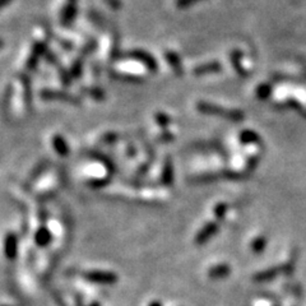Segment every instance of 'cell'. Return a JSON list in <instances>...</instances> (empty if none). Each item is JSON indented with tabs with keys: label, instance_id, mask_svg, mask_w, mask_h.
<instances>
[{
	"label": "cell",
	"instance_id": "obj_1",
	"mask_svg": "<svg viewBox=\"0 0 306 306\" xmlns=\"http://www.w3.org/2000/svg\"><path fill=\"white\" fill-rule=\"evenodd\" d=\"M197 109L198 111L202 112V114L214 115V116L225 117V119L234 120V121H237V120L242 119V114L240 111L223 109V107L217 106V105L208 104V102H199V104L197 105Z\"/></svg>",
	"mask_w": 306,
	"mask_h": 306
},
{
	"label": "cell",
	"instance_id": "obj_2",
	"mask_svg": "<svg viewBox=\"0 0 306 306\" xmlns=\"http://www.w3.org/2000/svg\"><path fill=\"white\" fill-rule=\"evenodd\" d=\"M116 57H129V59L137 60V62H139L140 64L145 65V67L152 73H156L157 69H158V64H157V60L154 59V57L150 54V52H147L145 50H140V49H137V50L127 51V52H124V54L117 55Z\"/></svg>",
	"mask_w": 306,
	"mask_h": 306
},
{
	"label": "cell",
	"instance_id": "obj_3",
	"mask_svg": "<svg viewBox=\"0 0 306 306\" xmlns=\"http://www.w3.org/2000/svg\"><path fill=\"white\" fill-rule=\"evenodd\" d=\"M40 97L46 101H62L65 104L74 105V106H80L82 100L78 96L70 95L68 92H62V91L55 90H43L40 92Z\"/></svg>",
	"mask_w": 306,
	"mask_h": 306
},
{
	"label": "cell",
	"instance_id": "obj_4",
	"mask_svg": "<svg viewBox=\"0 0 306 306\" xmlns=\"http://www.w3.org/2000/svg\"><path fill=\"white\" fill-rule=\"evenodd\" d=\"M87 281L98 284H114L117 282V274L106 271H90L83 274Z\"/></svg>",
	"mask_w": 306,
	"mask_h": 306
},
{
	"label": "cell",
	"instance_id": "obj_5",
	"mask_svg": "<svg viewBox=\"0 0 306 306\" xmlns=\"http://www.w3.org/2000/svg\"><path fill=\"white\" fill-rule=\"evenodd\" d=\"M218 230H219V223L217 221H212V222H208V223H206L202 229L199 230L197 236H195L194 239L195 244L204 245L206 242H208L209 240L217 234V232H218Z\"/></svg>",
	"mask_w": 306,
	"mask_h": 306
},
{
	"label": "cell",
	"instance_id": "obj_6",
	"mask_svg": "<svg viewBox=\"0 0 306 306\" xmlns=\"http://www.w3.org/2000/svg\"><path fill=\"white\" fill-rule=\"evenodd\" d=\"M4 254L8 260H14L18 254V239L13 232L7 234L4 240Z\"/></svg>",
	"mask_w": 306,
	"mask_h": 306
},
{
	"label": "cell",
	"instance_id": "obj_7",
	"mask_svg": "<svg viewBox=\"0 0 306 306\" xmlns=\"http://www.w3.org/2000/svg\"><path fill=\"white\" fill-rule=\"evenodd\" d=\"M281 273H283L282 266L272 267V268L258 272V273L254 274L253 279H254L255 282H268V281H272V279H274L276 277H278Z\"/></svg>",
	"mask_w": 306,
	"mask_h": 306
},
{
	"label": "cell",
	"instance_id": "obj_8",
	"mask_svg": "<svg viewBox=\"0 0 306 306\" xmlns=\"http://www.w3.org/2000/svg\"><path fill=\"white\" fill-rule=\"evenodd\" d=\"M165 57H166V62L169 63V65L171 67V69L174 70L175 74L177 77H181L184 74V68H182L181 60H180L179 55L172 50H166L165 51Z\"/></svg>",
	"mask_w": 306,
	"mask_h": 306
},
{
	"label": "cell",
	"instance_id": "obj_9",
	"mask_svg": "<svg viewBox=\"0 0 306 306\" xmlns=\"http://www.w3.org/2000/svg\"><path fill=\"white\" fill-rule=\"evenodd\" d=\"M230 273H231V267L226 263L217 264V266H213L208 271V276L211 279L226 278V277L230 276Z\"/></svg>",
	"mask_w": 306,
	"mask_h": 306
},
{
	"label": "cell",
	"instance_id": "obj_10",
	"mask_svg": "<svg viewBox=\"0 0 306 306\" xmlns=\"http://www.w3.org/2000/svg\"><path fill=\"white\" fill-rule=\"evenodd\" d=\"M174 172H175L174 164H172L171 158H170V157H167V158L165 159L164 169H162V176H161L162 184L166 185V187L172 185V182H174V179H175Z\"/></svg>",
	"mask_w": 306,
	"mask_h": 306
},
{
	"label": "cell",
	"instance_id": "obj_11",
	"mask_svg": "<svg viewBox=\"0 0 306 306\" xmlns=\"http://www.w3.org/2000/svg\"><path fill=\"white\" fill-rule=\"evenodd\" d=\"M75 15H77V7L73 3H68L62 10V14H60V22L64 26H69L70 23L74 21Z\"/></svg>",
	"mask_w": 306,
	"mask_h": 306
},
{
	"label": "cell",
	"instance_id": "obj_12",
	"mask_svg": "<svg viewBox=\"0 0 306 306\" xmlns=\"http://www.w3.org/2000/svg\"><path fill=\"white\" fill-rule=\"evenodd\" d=\"M35 241L41 248H46L48 245H50V242L52 241V235L50 230L46 229V227H40L35 235Z\"/></svg>",
	"mask_w": 306,
	"mask_h": 306
},
{
	"label": "cell",
	"instance_id": "obj_13",
	"mask_svg": "<svg viewBox=\"0 0 306 306\" xmlns=\"http://www.w3.org/2000/svg\"><path fill=\"white\" fill-rule=\"evenodd\" d=\"M52 147L56 151V153L62 157H67L69 154V147H68V143L62 135L56 134L52 137Z\"/></svg>",
	"mask_w": 306,
	"mask_h": 306
},
{
	"label": "cell",
	"instance_id": "obj_14",
	"mask_svg": "<svg viewBox=\"0 0 306 306\" xmlns=\"http://www.w3.org/2000/svg\"><path fill=\"white\" fill-rule=\"evenodd\" d=\"M221 70V65L217 62L207 63V64H202L199 67H197L194 69L195 75H206V74H213V73H218Z\"/></svg>",
	"mask_w": 306,
	"mask_h": 306
},
{
	"label": "cell",
	"instance_id": "obj_15",
	"mask_svg": "<svg viewBox=\"0 0 306 306\" xmlns=\"http://www.w3.org/2000/svg\"><path fill=\"white\" fill-rule=\"evenodd\" d=\"M80 92L88 97H92L96 101H104L106 98V93L100 87H85L80 90Z\"/></svg>",
	"mask_w": 306,
	"mask_h": 306
},
{
	"label": "cell",
	"instance_id": "obj_16",
	"mask_svg": "<svg viewBox=\"0 0 306 306\" xmlns=\"http://www.w3.org/2000/svg\"><path fill=\"white\" fill-rule=\"evenodd\" d=\"M267 244H268V239H267L266 236H263V235H260V236L255 237V239L253 240L250 248H252L253 253L260 254V253H263L264 250H266Z\"/></svg>",
	"mask_w": 306,
	"mask_h": 306
},
{
	"label": "cell",
	"instance_id": "obj_17",
	"mask_svg": "<svg viewBox=\"0 0 306 306\" xmlns=\"http://www.w3.org/2000/svg\"><path fill=\"white\" fill-rule=\"evenodd\" d=\"M23 85V91H25V101L28 107L31 106V101H32V88H31V82L26 75L21 77Z\"/></svg>",
	"mask_w": 306,
	"mask_h": 306
},
{
	"label": "cell",
	"instance_id": "obj_18",
	"mask_svg": "<svg viewBox=\"0 0 306 306\" xmlns=\"http://www.w3.org/2000/svg\"><path fill=\"white\" fill-rule=\"evenodd\" d=\"M227 211H229V206H227L226 203H218L216 207H214L213 213H214V217H216V221L218 222V223L226 218Z\"/></svg>",
	"mask_w": 306,
	"mask_h": 306
},
{
	"label": "cell",
	"instance_id": "obj_19",
	"mask_svg": "<svg viewBox=\"0 0 306 306\" xmlns=\"http://www.w3.org/2000/svg\"><path fill=\"white\" fill-rule=\"evenodd\" d=\"M111 77L114 79L120 80V82H128V83H140L142 78L135 77V75L130 74H123V73H111Z\"/></svg>",
	"mask_w": 306,
	"mask_h": 306
},
{
	"label": "cell",
	"instance_id": "obj_20",
	"mask_svg": "<svg viewBox=\"0 0 306 306\" xmlns=\"http://www.w3.org/2000/svg\"><path fill=\"white\" fill-rule=\"evenodd\" d=\"M70 75H72L73 79H77V78H79L80 75H82L83 73V59H77L73 62L72 67H70Z\"/></svg>",
	"mask_w": 306,
	"mask_h": 306
},
{
	"label": "cell",
	"instance_id": "obj_21",
	"mask_svg": "<svg viewBox=\"0 0 306 306\" xmlns=\"http://www.w3.org/2000/svg\"><path fill=\"white\" fill-rule=\"evenodd\" d=\"M219 177H221V174H204L200 176H195L193 181L197 184H209V182L218 180Z\"/></svg>",
	"mask_w": 306,
	"mask_h": 306
},
{
	"label": "cell",
	"instance_id": "obj_22",
	"mask_svg": "<svg viewBox=\"0 0 306 306\" xmlns=\"http://www.w3.org/2000/svg\"><path fill=\"white\" fill-rule=\"evenodd\" d=\"M296 261H297V254H292L291 259H290L287 263L282 264L283 274H286V276H291V274L295 272V268H296Z\"/></svg>",
	"mask_w": 306,
	"mask_h": 306
},
{
	"label": "cell",
	"instance_id": "obj_23",
	"mask_svg": "<svg viewBox=\"0 0 306 306\" xmlns=\"http://www.w3.org/2000/svg\"><path fill=\"white\" fill-rule=\"evenodd\" d=\"M154 120H156L157 125H158V127H161L162 129H166V128L170 125V121H171V119H170L169 115L165 114V112H161V111H158L156 115H154Z\"/></svg>",
	"mask_w": 306,
	"mask_h": 306
},
{
	"label": "cell",
	"instance_id": "obj_24",
	"mask_svg": "<svg viewBox=\"0 0 306 306\" xmlns=\"http://www.w3.org/2000/svg\"><path fill=\"white\" fill-rule=\"evenodd\" d=\"M93 157H96V158H97V159H100L102 164H104L105 166L107 167V170H109L110 172H111V171L114 172V170H115L114 164H112L111 159H110L109 157L104 156V154H102V153H95V154H93Z\"/></svg>",
	"mask_w": 306,
	"mask_h": 306
},
{
	"label": "cell",
	"instance_id": "obj_25",
	"mask_svg": "<svg viewBox=\"0 0 306 306\" xmlns=\"http://www.w3.org/2000/svg\"><path fill=\"white\" fill-rule=\"evenodd\" d=\"M38 59H40V56H38L37 54H35V52L31 51L30 56H28V59H27V64H26L27 69L28 70L35 69L36 65H37V63H38Z\"/></svg>",
	"mask_w": 306,
	"mask_h": 306
},
{
	"label": "cell",
	"instance_id": "obj_26",
	"mask_svg": "<svg viewBox=\"0 0 306 306\" xmlns=\"http://www.w3.org/2000/svg\"><path fill=\"white\" fill-rule=\"evenodd\" d=\"M59 74L60 78H62V82L64 83V86H70L72 83V75H70V72L65 70L64 68H59Z\"/></svg>",
	"mask_w": 306,
	"mask_h": 306
},
{
	"label": "cell",
	"instance_id": "obj_27",
	"mask_svg": "<svg viewBox=\"0 0 306 306\" xmlns=\"http://www.w3.org/2000/svg\"><path fill=\"white\" fill-rule=\"evenodd\" d=\"M117 138H119V135L116 134V133L114 132H109L106 133V134L102 135L101 140L104 143H106V145H112V143H115L117 140Z\"/></svg>",
	"mask_w": 306,
	"mask_h": 306
},
{
	"label": "cell",
	"instance_id": "obj_28",
	"mask_svg": "<svg viewBox=\"0 0 306 306\" xmlns=\"http://www.w3.org/2000/svg\"><path fill=\"white\" fill-rule=\"evenodd\" d=\"M240 139H241L242 143H252V142H255V140L258 139V137L255 135V133L244 132L241 134V137H240Z\"/></svg>",
	"mask_w": 306,
	"mask_h": 306
},
{
	"label": "cell",
	"instance_id": "obj_29",
	"mask_svg": "<svg viewBox=\"0 0 306 306\" xmlns=\"http://www.w3.org/2000/svg\"><path fill=\"white\" fill-rule=\"evenodd\" d=\"M109 179H93L88 181V185H90L91 188H102L106 187V185L109 184Z\"/></svg>",
	"mask_w": 306,
	"mask_h": 306
},
{
	"label": "cell",
	"instance_id": "obj_30",
	"mask_svg": "<svg viewBox=\"0 0 306 306\" xmlns=\"http://www.w3.org/2000/svg\"><path fill=\"white\" fill-rule=\"evenodd\" d=\"M199 2H203V0H176V7L184 9V8L192 7V5L197 4Z\"/></svg>",
	"mask_w": 306,
	"mask_h": 306
},
{
	"label": "cell",
	"instance_id": "obj_31",
	"mask_svg": "<svg viewBox=\"0 0 306 306\" xmlns=\"http://www.w3.org/2000/svg\"><path fill=\"white\" fill-rule=\"evenodd\" d=\"M45 57H46V60H48L49 63H50V64H52V65H57V59H56V56H55V54H52L51 51H48L45 54Z\"/></svg>",
	"mask_w": 306,
	"mask_h": 306
},
{
	"label": "cell",
	"instance_id": "obj_32",
	"mask_svg": "<svg viewBox=\"0 0 306 306\" xmlns=\"http://www.w3.org/2000/svg\"><path fill=\"white\" fill-rule=\"evenodd\" d=\"M95 48H96V43H95V41H93V43L91 41V43L88 44V45H86V48L83 49V56H85V55H87V54H90V52L92 51Z\"/></svg>",
	"mask_w": 306,
	"mask_h": 306
},
{
	"label": "cell",
	"instance_id": "obj_33",
	"mask_svg": "<svg viewBox=\"0 0 306 306\" xmlns=\"http://www.w3.org/2000/svg\"><path fill=\"white\" fill-rule=\"evenodd\" d=\"M174 135L171 134V133H169V132H165L164 134L161 135V138H159V139L161 140H164V142H170V140H172L174 139Z\"/></svg>",
	"mask_w": 306,
	"mask_h": 306
},
{
	"label": "cell",
	"instance_id": "obj_34",
	"mask_svg": "<svg viewBox=\"0 0 306 306\" xmlns=\"http://www.w3.org/2000/svg\"><path fill=\"white\" fill-rule=\"evenodd\" d=\"M106 3L110 5V7L115 8V9L121 7V2H120V0H106Z\"/></svg>",
	"mask_w": 306,
	"mask_h": 306
},
{
	"label": "cell",
	"instance_id": "obj_35",
	"mask_svg": "<svg viewBox=\"0 0 306 306\" xmlns=\"http://www.w3.org/2000/svg\"><path fill=\"white\" fill-rule=\"evenodd\" d=\"M150 169V164H145V166H140L139 169H138V175H140V176H142V175H145L146 172H147V170Z\"/></svg>",
	"mask_w": 306,
	"mask_h": 306
},
{
	"label": "cell",
	"instance_id": "obj_36",
	"mask_svg": "<svg viewBox=\"0 0 306 306\" xmlns=\"http://www.w3.org/2000/svg\"><path fill=\"white\" fill-rule=\"evenodd\" d=\"M10 3H12V0H0V10L7 7L8 4H10Z\"/></svg>",
	"mask_w": 306,
	"mask_h": 306
},
{
	"label": "cell",
	"instance_id": "obj_37",
	"mask_svg": "<svg viewBox=\"0 0 306 306\" xmlns=\"http://www.w3.org/2000/svg\"><path fill=\"white\" fill-rule=\"evenodd\" d=\"M128 154H129L130 157H134L135 156V148L133 147L132 148V146H128Z\"/></svg>",
	"mask_w": 306,
	"mask_h": 306
},
{
	"label": "cell",
	"instance_id": "obj_38",
	"mask_svg": "<svg viewBox=\"0 0 306 306\" xmlns=\"http://www.w3.org/2000/svg\"><path fill=\"white\" fill-rule=\"evenodd\" d=\"M148 306H164V305H162L159 301H152V302H150V305Z\"/></svg>",
	"mask_w": 306,
	"mask_h": 306
},
{
	"label": "cell",
	"instance_id": "obj_39",
	"mask_svg": "<svg viewBox=\"0 0 306 306\" xmlns=\"http://www.w3.org/2000/svg\"><path fill=\"white\" fill-rule=\"evenodd\" d=\"M4 48V41L2 40V38H0V49H3Z\"/></svg>",
	"mask_w": 306,
	"mask_h": 306
},
{
	"label": "cell",
	"instance_id": "obj_40",
	"mask_svg": "<svg viewBox=\"0 0 306 306\" xmlns=\"http://www.w3.org/2000/svg\"><path fill=\"white\" fill-rule=\"evenodd\" d=\"M88 306H101V305L98 304V302H92V304H91V305H88Z\"/></svg>",
	"mask_w": 306,
	"mask_h": 306
},
{
	"label": "cell",
	"instance_id": "obj_41",
	"mask_svg": "<svg viewBox=\"0 0 306 306\" xmlns=\"http://www.w3.org/2000/svg\"><path fill=\"white\" fill-rule=\"evenodd\" d=\"M68 2H69V3H73V4H75V2H77V0H68Z\"/></svg>",
	"mask_w": 306,
	"mask_h": 306
}]
</instances>
